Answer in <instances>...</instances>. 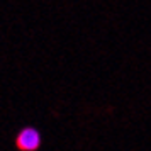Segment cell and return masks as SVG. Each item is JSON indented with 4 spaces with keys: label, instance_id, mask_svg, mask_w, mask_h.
I'll return each instance as SVG.
<instances>
[{
    "label": "cell",
    "instance_id": "1",
    "mask_svg": "<svg viewBox=\"0 0 151 151\" xmlns=\"http://www.w3.org/2000/svg\"><path fill=\"white\" fill-rule=\"evenodd\" d=\"M15 146L21 151H36L41 146V134L36 127L26 126L15 136Z\"/></svg>",
    "mask_w": 151,
    "mask_h": 151
}]
</instances>
